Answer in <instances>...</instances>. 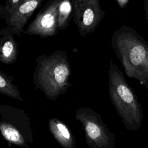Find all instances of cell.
Listing matches in <instances>:
<instances>
[{"label": "cell", "instance_id": "6da1fadb", "mask_svg": "<svg viewBox=\"0 0 148 148\" xmlns=\"http://www.w3.org/2000/svg\"><path fill=\"white\" fill-rule=\"evenodd\" d=\"M110 43L126 75L144 86L148 95V43L124 24L113 32Z\"/></svg>", "mask_w": 148, "mask_h": 148}, {"label": "cell", "instance_id": "7a4b0ae2", "mask_svg": "<svg viewBox=\"0 0 148 148\" xmlns=\"http://www.w3.org/2000/svg\"><path fill=\"white\" fill-rule=\"evenodd\" d=\"M33 83L48 99L54 101L72 86V69L66 51L58 50L50 55L42 54L36 59Z\"/></svg>", "mask_w": 148, "mask_h": 148}, {"label": "cell", "instance_id": "3957f363", "mask_svg": "<svg viewBox=\"0 0 148 148\" xmlns=\"http://www.w3.org/2000/svg\"><path fill=\"white\" fill-rule=\"evenodd\" d=\"M110 99L126 130H138L142 125L143 111L141 103L117 65L110 60L109 69Z\"/></svg>", "mask_w": 148, "mask_h": 148}, {"label": "cell", "instance_id": "277c9868", "mask_svg": "<svg viewBox=\"0 0 148 148\" xmlns=\"http://www.w3.org/2000/svg\"><path fill=\"white\" fill-rule=\"evenodd\" d=\"M0 132L8 142L21 148H30L34 143L28 115L14 106L0 105Z\"/></svg>", "mask_w": 148, "mask_h": 148}, {"label": "cell", "instance_id": "5b68a950", "mask_svg": "<svg viewBox=\"0 0 148 148\" xmlns=\"http://www.w3.org/2000/svg\"><path fill=\"white\" fill-rule=\"evenodd\" d=\"M75 119L82 125L88 148H116V136L101 114L88 107H81L75 111Z\"/></svg>", "mask_w": 148, "mask_h": 148}, {"label": "cell", "instance_id": "8992f818", "mask_svg": "<svg viewBox=\"0 0 148 148\" xmlns=\"http://www.w3.org/2000/svg\"><path fill=\"white\" fill-rule=\"evenodd\" d=\"M72 4L73 21L80 36L93 32L106 14L99 0H73Z\"/></svg>", "mask_w": 148, "mask_h": 148}, {"label": "cell", "instance_id": "52a82bcc", "mask_svg": "<svg viewBox=\"0 0 148 148\" xmlns=\"http://www.w3.org/2000/svg\"><path fill=\"white\" fill-rule=\"evenodd\" d=\"M61 1L50 0L27 27L25 34L40 38L56 35L58 31V10Z\"/></svg>", "mask_w": 148, "mask_h": 148}, {"label": "cell", "instance_id": "ba28073f", "mask_svg": "<svg viewBox=\"0 0 148 148\" xmlns=\"http://www.w3.org/2000/svg\"><path fill=\"white\" fill-rule=\"evenodd\" d=\"M42 2L41 0H29L22 2L5 18L6 27L0 31V35L22 36L26 23Z\"/></svg>", "mask_w": 148, "mask_h": 148}, {"label": "cell", "instance_id": "9c48e42d", "mask_svg": "<svg viewBox=\"0 0 148 148\" xmlns=\"http://www.w3.org/2000/svg\"><path fill=\"white\" fill-rule=\"evenodd\" d=\"M50 133L62 148H77L74 135L63 121L56 117L49 120Z\"/></svg>", "mask_w": 148, "mask_h": 148}, {"label": "cell", "instance_id": "30bf717a", "mask_svg": "<svg viewBox=\"0 0 148 148\" xmlns=\"http://www.w3.org/2000/svg\"><path fill=\"white\" fill-rule=\"evenodd\" d=\"M18 55L17 42L12 35H0V62L12 64L16 61Z\"/></svg>", "mask_w": 148, "mask_h": 148}, {"label": "cell", "instance_id": "8fae6325", "mask_svg": "<svg viewBox=\"0 0 148 148\" xmlns=\"http://www.w3.org/2000/svg\"><path fill=\"white\" fill-rule=\"evenodd\" d=\"M0 94L10 98L24 102L21 92L14 83L12 76L0 70Z\"/></svg>", "mask_w": 148, "mask_h": 148}, {"label": "cell", "instance_id": "7c38bea8", "mask_svg": "<svg viewBox=\"0 0 148 148\" xmlns=\"http://www.w3.org/2000/svg\"><path fill=\"white\" fill-rule=\"evenodd\" d=\"M73 14V4L71 0H61L58 10V28L66 29L70 24Z\"/></svg>", "mask_w": 148, "mask_h": 148}, {"label": "cell", "instance_id": "4fadbf2b", "mask_svg": "<svg viewBox=\"0 0 148 148\" xmlns=\"http://www.w3.org/2000/svg\"><path fill=\"white\" fill-rule=\"evenodd\" d=\"M23 0H5L4 5L0 4V19H5L22 3Z\"/></svg>", "mask_w": 148, "mask_h": 148}, {"label": "cell", "instance_id": "5bb4252c", "mask_svg": "<svg viewBox=\"0 0 148 148\" xmlns=\"http://www.w3.org/2000/svg\"><path fill=\"white\" fill-rule=\"evenodd\" d=\"M116 1L119 7L121 8H123L127 5L129 0H116Z\"/></svg>", "mask_w": 148, "mask_h": 148}, {"label": "cell", "instance_id": "9a60e30c", "mask_svg": "<svg viewBox=\"0 0 148 148\" xmlns=\"http://www.w3.org/2000/svg\"><path fill=\"white\" fill-rule=\"evenodd\" d=\"M144 9L145 10V16L148 25V0H145L144 2Z\"/></svg>", "mask_w": 148, "mask_h": 148}, {"label": "cell", "instance_id": "2e32d148", "mask_svg": "<svg viewBox=\"0 0 148 148\" xmlns=\"http://www.w3.org/2000/svg\"><path fill=\"white\" fill-rule=\"evenodd\" d=\"M29 1V0H23V1H22V2H25V1ZM41 1H43V0H41Z\"/></svg>", "mask_w": 148, "mask_h": 148}]
</instances>
